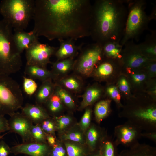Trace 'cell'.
I'll list each match as a JSON object with an SVG mask.
<instances>
[{
	"label": "cell",
	"mask_w": 156,
	"mask_h": 156,
	"mask_svg": "<svg viewBox=\"0 0 156 156\" xmlns=\"http://www.w3.org/2000/svg\"><path fill=\"white\" fill-rule=\"evenodd\" d=\"M9 130L8 120L4 116L0 115V133Z\"/></svg>",
	"instance_id": "40"
},
{
	"label": "cell",
	"mask_w": 156,
	"mask_h": 156,
	"mask_svg": "<svg viewBox=\"0 0 156 156\" xmlns=\"http://www.w3.org/2000/svg\"><path fill=\"white\" fill-rule=\"evenodd\" d=\"M142 54L148 58L155 60L156 55V32L151 31L143 42L138 44Z\"/></svg>",
	"instance_id": "14"
},
{
	"label": "cell",
	"mask_w": 156,
	"mask_h": 156,
	"mask_svg": "<svg viewBox=\"0 0 156 156\" xmlns=\"http://www.w3.org/2000/svg\"><path fill=\"white\" fill-rule=\"evenodd\" d=\"M135 115L139 117L151 122H155L156 121V109L155 108H150L137 112Z\"/></svg>",
	"instance_id": "25"
},
{
	"label": "cell",
	"mask_w": 156,
	"mask_h": 156,
	"mask_svg": "<svg viewBox=\"0 0 156 156\" xmlns=\"http://www.w3.org/2000/svg\"><path fill=\"white\" fill-rule=\"evenodd\" d=\"M20 85L9 75H0V115L9 116L23 107Z\"/></svg>",
	"instance_id": "6"
},
{
	"label": "cell",
	"mask_w": 156,
	"mask_h": 156,
	"mask_svg": "<svg viewBox=\"0 0 156 156\" xmlns=\"http://www.w3.org/2000/svg\"><path fill=\"white\" fill-rule=\"evenodd\" d=\"M50 80L43 81L37 89L35 94L36 104L41 105V104L46 103L54 93V86Z\"/></svg>",
	"instance_id": "16"
},
{
	"label": "cell",
	"mask_w": 156,
	"mask_h": 156,
	"mask_svg": "<svg viewBox=\"0 0 156 156\" xmlns=\"http://www.w3.org/2000/svg\"><path fill=\"white\" fill-rule=\"evenodd\" d=\"M25 156H29L27 155H25Z\"/></svg>",
	"instance_id": "47"
},
{
	"label": "cell",
	"mask_w": 156,
	"mask_h": 156,
	"mask_svg": "<svg viewBox=\"0 0 156 156\" xmlns=\"http://www.w3.org/2000/svg\"><path fill=\"white\" fill-rule=\"evenodd\" d=\"M65 146L68 156H83V151L80 146L71 143H66Z\"/></svg>",
	"instance_id": "30"
},
{
	"label": "cell",
	"mask_w": 156,
	"mask_h": 156,
	"mask_svg": "<svg viewBox=\"0 0 156 156\" xmlns=\"http://www.w3.org/2000/svg\"><path fill=\"white\" fill-rule=\"evenodd\" d=\"M102 46L103 53L108 58L113 60L122 59L123 46L120 42L109 41Z\"/></svg>",
	"instance_id": "17"
},
{
	"label": "cell",
	"mask_w": 156,
	"mask_h": 156,
	"mask_svg": "<svg viewBox=\"0 0 156 156\" xmlns=\"http://www.w3.org/2000/svg\"><path fill=\"white\" fill-rule=\"evenodd\" d=\"M132 77L135 82L139 83L145 79L146 76L144 74H135L132 75Z\"/></svg>",
	"instance_id": "43"
},
{
	"label": "cell",
	"mask_w": 156,
	"mask_h": 156,
	"mask_svg": "<svg viewBox=\"0 0 156 156\" xmlns=\"http://www.w3.org/2000/svg\"><path fill=\"white\" fill-rule=\"evenodd\" d=\"M113 64L110 62H106L101 64L97 69V73L100 76L104 77L110 75L113 70Z\"/></svg>",
	"instance_id": "26"
},
{
	"label": "cell",
	"mask_w": 156,
	"mask_h": 156,
	"mask_svg": "<svg viewBox=\"0 0 156 156\" xmlns=\"http://www.w3.org/2000/svg\"><path fill=\"white\" fill-rule=\"evenodd\" d=\"M63 83L67 88L72 90L78 89L79 87V82L75 79L69 78L64 80Z\"/></svg>",
	"instance_id": "33"
},
{
	"label": "cell",
	"mask_w": 156,
	"mask_h": 156,
	"mask_svg": "<svg viewBox=\"0 0 156 156\" xmlns=\"http://www.w3.org/2000/svg\"><path fill=\"white\" fill-rule=\"evenodd\" d=\"M94 156H100L99 155H95Z\"/></svg>",
	"instance_id": "46"
},
{
	"label": "cell",
	"mask_w": 156,
	"mask_h": 156,
	"mask_svg": "<svg viewBox=\"0 0 156 156\" xmlns=\"http://www.w3.org/2000/svg\"><path fill=\"white\" fill-rule=\"evenodd\" d=\"M109 101V100H103L96 104L95 110V115L99 121H101L108 113Z\"/></svg>",
	"instance_id": "20"
},
{
	"label": "cell",
	"mask_w": 156,
	"mask_h": 156,
	"mask_svg": "<svg viewBox=\"0 0 156 156\" xmlns=\"http://www.w3.org/2000/svg\"><path fill=\"white\" fill-rule=\"evenodd\" d=\"M35 0H3L0 2V14L14 31L24 30L32 19Z\"/></svg>",
	"instance_id": "5"
},
{
	"label": "cell",
	"mask_w": 156,
	"mask_h": 156,
	"mask_svg": "<svg viewBox=\"0 0 156 156\" xmlns=\"http://www.w3.org/2000/svg\"><path fill=\"white\" fill-rule=\"evenodd\" d=\"M64 138L79 142H81L83 141L81 134L78 132H72L66 134L64 136Z\"/></svg>",
	"instance_id": "37"
},
{
	"label": "cell",
	"mask_w": 156,
	"mask_h": 156,
	"mask_svg": "<svg viewBox=\"0 0 156 156\" xmlns=\"http://www.w3.org/2000/svg\"><path fill=\"white\" fill-rule=\"evenodd\" d=\"M61 99L55 93H53L47 101L48 108L50 112L55 113L61 108Z\"/></svg>",
	"instance_id": "22"
},
{
	"label": "cell",
	"mask_w": 156,
	"mask_h": 156,
	"mask_svg": "<svg viewBox=\"0 0 156 156\" xmlns=\"http://www.w3.org/2000/svg\"><path fill=\"white\" fill-rule=\"evenodd\" d=\"M52 147L49 156H65V151L61 145L56 144Z\"/></svg>",
	"instance_id": "35"
},
{
	"label": "cell",
	"mask_w": 156,
	"mask_h": 156,
	"mask_svg": "<svg viewBox=\"0 0 156 156\" xmlns=\"http://www.w3.org/2000/svg\"><path fill=\"white\" fill-rule=\"evenodd\" d=\"M13 37L16 46L21 54L38 40V37L33 31L29 32L24 30L14 31Z\"/></svg>",
	"instance_id": "13"
},
{
	"label": "cell",
	"mask_w": 156,
	"mask_h": 156,
	"mask_svg": "<svg viewBox=\"0 0 156 156\" xmlns=\"http://www.w3.org/2000/svg\"><path fill=\"white\" fill-rule=\"evenodd\" d=\"M126 1L102 0L92 8L90 33L97 43L119 42L122 39L128 13Z\"/></svg>",
	"instance_id": "2"
},
{
	"label": "cell",
	"mask_w": 156,
	"mask_h": 156,
	"mask_svg": "<svg viewBox=\"0 0 156 156\" xmlns=\"http://www.w3.org/2000/svg\"><path fill=\"white\" fill-rule=\"evenodd\" d=\"M67 106L73 107L75 105L74 101L71 96L65 90L60 89L57 90L55 93Z\"/></svg>",
	"instance_id": "28"
},
{
	"label": "cell",
	"mask_w": 156,
	"mask_h": 156,
	"mask_svg": "<svg viewBox=\"0 0 156 156\" xmlns=\"http://www.w3.org/2000/svg\"><path fill=\"white\" fill-rule=\"evenodd\" d=\"M83 1L78 0H36L32 31L50 40L71 36L80 27Z\"/></svg>",
	"instance_id": "1"
},
{
	"label": "cell",
	"mask_w": 156,
	"mask_h": 156,
	"mask_svg": "<svg viewBox=\"0 0 156 156\" xmlns=\"http://www.w3.org/2000/svg\"><path fill=\"white\" fill-rule=\"evenodd\" d=\"M40 125L46 134L53 135L56 128L54 122L48 118L43 120Z\"/></svg>",
	"instance_id": "31"
},
{
	"label": "cell",
	"mask_w": 156,
	"mask_h": 156,
	"mask_svg": "<svg viewBox=\"0 0 156 156\" xmlns=\"http://www.w3.org/2000/svg\"><path fill=\"white\" fill-rule=\"evenodd\" d=\"M120 90L125 93H127L129 90V86L127 80L124 78H121L118 83Z\"/></svg>",
	"instance_id": "41"
},
{
	"label": "cell",
	"mask_w": 156,
	"mask_h": 156,
	"mask_svg": "<svg viewBox=\"0 0 156 156\" xmlns=\"http://www.w3.org/2000/svg\"><path fill=\"white\" fill-rule=\"evenodd\" d=\"M21 113L28 118L34 124H40L48 115L40 105L27 103L21 109Z\"/></svg>",
	"instance_id": "12"
},
{
	"label": "cell",
	"mask_w": 156,
	"mask_h": 156,
	"mask_svg": "<svg viewBox=\"0 0 156 156\" xmlns=\"http://www.w3.org/2000/svg\"><path fill=\"white\" fill-rule=\"evenodd\" d=\"M23 80V88L25 92L29 95L35 93L37 89V85L34 79L24 77Z\"/></svg>",
	"instance_id": "24"
},
{
	"label": "cell",
	"mask_w": 156,
	"mask_h": 156,
	"mask_svg": "<svg viewBox=\"0 0 156 156\" xmlns=\"http://www.w3.org/2000/svg\"><path fill=\"white\" fill-rule=\"evenodd\" d=\"M91 111L89 109H87L82 118L81 126L83 129H86L89 126L90 121Z\"/></svg>",
	"instance_id": "36"
},
{
	"label": "cell",
	"mask_w": 156,
	"mask_h": 156,
	"mask_svg": "<svg viewBox=\"0 0 156 156\" xmlns=\"http://www.w3.org/2000/svg\"><path fill=\"white\" fill-rule=\"evenodd\" d=\"M8 120L9 132L16 133L21 137L22 143L34 142L31 130L34 124L22 113L16 112L10 116Z\"/></svg>",
	"instance_id": "8"
},
{
	"label": "cell",
	"mask_w": 156,
	"mask_h": 156,
	"mask_svg": "<svg viewBox=\"0 0 156 156\" xmlns=\"http://www.w3.org/2000/svg\"><path fill=\"white\" fill-rule=\"evenodd\" d=\"M10 148L11 153L15 155L24 154L29 156H49L51 151L46 143L35 142L22 143Z\"/></svg>",
	"instance_id": "11"
},
{
	"label": "cell",
	"mask_w": 156,
	"mask_h": 156,
	"mask_svg": "<svg viewBox=\"0 0 156 156\" xmlns=\"http://www.w3.org/2000/svg\"><path fill=\"white\" fill-rule=\"evenodd\" d=\"M46 139L48 143L52 146L56 144L55 138L53 135L46 134Z\"/></svg>",
	"instance_id": "44"
},
{
	"label": "cell",
	"mask_w": 156,
	"mask_h": 156,
	"mask_svg": "<svg viewBox=\"0 0 156 156\" xmlns=\"http://www.w3.org/2000/svg\"><path fill=\"white\" fill-rule=\"evenodd\" d=\"M121 141L122 143L126 144L131 142L135 135L134 131L127 127H123L121 130Z\"/></svg>",
	"instance_id": "29"
},
{
	"label": "cell",
	"mask_w": 156,
	"mask_h": 156,
	"mask_svg": "<svg viewBox=\"0 0 156 156\" xmlns=\"http://www.w3.org/2000/svg\"><path fill=\"white\" fill-rule=\"evenodd\" d=\"M72 62L69 60H65L54 64L53 69L54 71L60 73H65L71 68Z\"/></svg>",
	"instance_id": "27"
},
{
	"label": "cell",
	"mask_w": 156,
	"mask_h": 156,
	"mask_svg": "<svg viewBox=\"0 0 156 156\" xmlns=\"http://www.w3.org/2000/svg\"><path fill=\"white\" fill-rule=\"evenodd\" d=\"M102 46L97 43L83 55L77 67L78 71L85 75H90L96 64L102 59L103 54Z\"/></svg>",
	"instance_id": "10"
},
{
	"label": "cell",
	"mask_w": 156,
	"mask_h": 156,
	"mask_svg": "<svg viewBox=\"0 0 156 156\" xmlns=\"http://www.w3.org/2000/svg\"><path fill=\"white\" fill-rule=\"evenodd\" d=\"M12 28L0 20V75L9 76L19 71L22 66L21 53L13 39Z\"/></svg>",
	"instance_id": "3"
},
{
	"label": "cell",
	"mask_w": 156,
	"mask_h": 156,
	"mask_svg": "<svg viewBox=\"0 0 156 156\" xmlns=\"http://www.w3.org/2000/svg\"><path fill=\"white\" fill-rule=\"evenodd\" d=\"M107 91L111 96L116 101H119L121 99V96L117 88L115 86L109 87Z\"/></svg>",
	"instance_id": "38"
},
{
	"label": "cell",
	"mask_w": 156,
	"mask_h": 156,
	"mask_svg": "<svg viewBox=\"0 0 156 156\" xmlns=\"http://www.w3.org/2000/svg\"><path fill=\"white\" fill-rule=\"evenodd\" d=\"M101 91L96 88H91L88 89L83 96L81 103L82 108L85 107L92 103L100 96Z\"/></svg>",
	"instance_id": "19"
},
{
	"label": "cell",
	"mask_w": 156,
	"mask_h": 156,
	"mask_svg": "<svg viewBox=\"0 0 156 156\" xmlns=\"http://www.w3.org/2000/svg\"><path fill=\"white\" fill-rule=\"evenodd\" d=\"M114 148L112 144L109 142L105 143V156H114Z\"/></svg>",
	"instance_id": "42"
},
{
	"label": "cell",
	"mask_w": 156,
	"mask_h": 156,
	"mask_svg": "<svg viewBox=\"0 0 156 156\" xmlns=\"http://www.w3.org/2000/svg\"><path fill=\"white\" fill-rule=\"evenodd\" d=\"M118 156H156V152L148 146L138 145L123 151Z\"/></svg>",
	"instance_id": "18"
},
{
	"label": "cell",
	"mask_w": 156,
	"mask_h": 156,
	"mask_svg": "<svg viewBox=\"0 0 156 156\" xmlns=\"http://www.w3.org/2000/svg\"><path fill=\"white\" fill-rule=\"evenodd\" d=\"M98 137V133L96 129L93 127L90 128L87 133V138L89 144L94 146L96 142Z\"/></svg>",
	"instance_id": "34"
},
{
	"label": "cell",
	"mask_w": 156,
	"mask_h": 156,
	"mask_svg": "<svg viewBox=\"0 0 156 156\" xmlns=\"http://www.w3.org/2000/svg\"><path fill=\"white\" fill-rule=\"evenodd\" d=\"M122 58L124 63L129 68H136L146 64L155 60L149 59L143 55L138 44L133 40L127 42L123 46Z\"/></svg>",
	"instance_id": "9"
},
{
	"label": "cell",
	"mask_w": 156,
	"mask_h": 156,
	"mask_svg": "<svg viewBox=\"0 0 156 156\" xmlns=\"http://www.w3.org/2000/svg\"><path fill=\"white\" fill-rule=\"evenodd\" d=\"M74 51V48L72 44L65 43L61 46L57 52L56 55L59 59L63 58L71 55Z\"/></svg>",
	"instance_id": "23"
},
{
	"label": "cell",
	"mask_w": 156,
	"mask_h": 156,
	"mask_svg": "<svg viewBox=\"0 0 156 156\" xmlns=\"http://www.w3.org/2000/svg\"><path fill=\"white\" fill-rule=\"evenodd\" d=\"M9 132H7V133H5L4 134L2 135H0V139H1L2 138H3V137L5 135H6L7 133H8Z\"/></svg>",
	"instance_id": "45"
},
{
	"label": "cell",
	"mask_w": 156,
	"mask_h": 156,
	"mask_svg": "<svg viewBox=\"0 0 156 156\" xmlns=\"http://www.w3.org/2000/svg\"><path fill=\"white\" fill-rule=\"evenodd\" d=\"M128 13L123 35L120 44L123 46L128 41H138L152 19L146 13L144 0H126Z\"/></svg>",
	"instance_id": "4"
},
{
	"label": "cell",
	"mask_w": 156,
	"mask_h": 156,
	"mask_svg": "<svg viewBox=\"0 0 156 156\" xmlns=\"http://www.w3.org/2000/svg\"><path fill=\"white\" fill-rule=\"evenodd\" d=\"M56 128L59 130H62L65 128L70 123L71 119L69 117L66 116L56 117Z\"/></svg>",
	"instance_id": "32"
},
{
	"label": "cell",
	"mask_w": 156,
	"mask_h": 156,
	"mask_svg": "<svg viewBox=\"0 0 156 156\" xmlns=\"http://www.w3.org/2000/svg\"><path fill=\"white\" fill-rule=\"evenodd\" d=\"M54 51V47L41 43L38 40L25 50L26 64L45 68Z\"/></svg>",
	"instance_id": "7"
},
{
	"label": "cell",
	"mask_w": 156,
	"mask_h": 156,
	"mask_svg": "<svg viewBox=\"0 0 156 156\" xmlns=\"http://www.w3.org/2000/svg\"><path fill=\"white\" fill-rule=\"evenodd\" d=\"M31 133L34 141L41 143H46V134L42 128L40 124H33Z\"/></svg>",
	"instance_id": "21"
},
{
	"label": "cell",
	"mask_w": 156,
	"mask_h": 156,
	"mask_svg": "<svg viewBox=\"0 0 156 156\" xmlns=\"http://www.w3.org/2000/svg\"><path fill=\"white\" fill-rule=\"evenodd\" d=\"M11 153V148L3 140L0 141V156H8Z\"/></svg>",
	"instance_id": "39"
},
{
	"label": "cell",
	"mask_w": 156,
	"mask_h": 156,
	"mask_svg": "<svg viewBox=\"0 0 156 156\" xmlns=\"http://www.w3.org/2000/svg\"><path fill=\"white\" fill-rule=\"evenodd\" d=\"M25 74L32 79H37L43 81L53 77V73L45 68L37 66L26 64Z\"/></svg>",
	"instance_id": "15"
}]
</instances>
